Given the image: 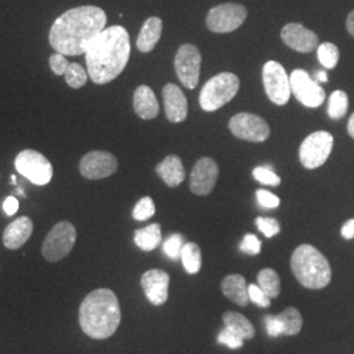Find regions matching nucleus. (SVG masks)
Wrapping results in <instances>:
<instances>
[{"instance_id": "obj_32", "label": "nucleus", "mask_w": 354, "mask_h": 354, "mask_svg": "<svg viewBox=\"0 0 354 354\" xmlns=\"http://www.w3.org/2000/svg\"><path fill=\"white\" fill-rule=\"evenodd\" d=\"M253 178L259 181L260 184L270 185V187H279L281 184V178L274 174L270 165H260L256 167L252 172Z\"/></svg>"}, {"instance_id": "obj_44", "label": "nucleus", "mask_w": 354, "mask_h": 354, "mask_svg": "<svg viewBox=\"0 0 354 354\" xmlns=\"http://www.w3.org/2000/svg\"><path fill=\"white\" fill-rule=\"evenodd\" d=\"M346 29H348L349 35H351L352 37H354V10L348 15V19H346Z\"/></svg>"}, {"instance_id": "obj_14", "label": "nucleus", "mask_w": 354, "mask_h": 354, "mask_svg": "<svg viewBox=\"0 0 354 354\" xmlns=\"http://www.w3.org/2000/svg\"><path fill=\"white\" fill-rule=\"evenodd\" d=\"M118 168L117 158L108 151H91L86 153L80 163L79 171L82 176L88 180H100L112 176Z\"/></svg>"}, {"instance_id": "obj_30", "label": "nucleus", "mask_w": 354, "mask_h": 354, "mask_svg": "<svg viewBox=\"0 0 354 354\" xmlns=\"http://www.w3.org/2000/svg\"><path fill=\"white\" fill-rule=\"evenodd\" d=\"M317 58L323 67L335 68L336 64H339V58H340L339 48L335 44L324 42L317 46Z\"/></svg>"}, {"instance_id": "obj_47", "label": "nucleus", "mask_w": 354, "mask_h": 354, "mask_svg": "<svg viewBox=\"0 0 354 354\" xmlns=\"http://www.w3.org/2000/svg\"><path fill=\"white\" fill-rule=\"evenodd\" d=\"M12 183L13 184H16V177L12 176Z\"/></svg>"}, {"instance_id": "obj_38", "label": "nucleus", "mask_w": 354, "mask_h": 354, "mask_svg": "<svg viewBox=\"0 0 354 354\" xmlns=\"http://www.w3.org/2000/svg\"><path fill=\"white\" fill-rule=\"evenodd\" d=\"M241 251L250 254V256H256L261 251V241L256 235L247 234L241 241Z\"/></svg>"}, {"instance_id": "obj_39", "label": "nucleus", "mask_w": 354, "mask_h": 354, "mask_svg": "<svg viewBox=\"0 0 354 354\" xmlns=\"http://www.w3.org/2000/svg\"><path fill=\"white\" fill-rule=\"evenodd\" d=\"M256 198H257V203H260L263 207H266V209H276L279 206V197L276 194L268 192V190H257L256 192Z\"/></svg>"}, {"instance_id": "obj_42", "label": "nucleus", "mask_w": 354, "mask_h": 354, "mask_svg": "<svg viewBox=\"0 0 354 354\" xmlns=\"http://www.w3.org/2000/svg\"><path fill=\"white\" fill-rule=\"evenodd\" d=\"M3 210L7 215L16 214V212L19 210V201L16 197L10 196L6 198V201L3 203Z\"/></svg>"}, {"instance_id": "obj_41", "label": "nucleus", "mask_w": 354, "mask_h": 354, "mask_svg": "<svg viewBox=\"0 0 354 354\" xmlns=\"http://www.w3.org/2000/svg\"><path fill=\"white\" fill-rule=\"evenodd\" d=\"M264 320H266V332L270 337H279L281 335H283V329L279 317L268 315Z\"/></svg>"}, {"instance_id": "obj_4", "label": "nucleus", "mask_w": 354, "mask_h": 354, "mask_svg": "<svg viewBox=\"0 0 354 354\" xmlns=\"http://www.w3.org/2000/svg\"><path fill=\"white\" fill-rule=\"evenodd\" d=\"M291 270L299 283L308 289H323L332 277L328 260L310 244H302L294 251Z\"/></svg>"}, {"instance_id": "obj_40", "label": "nucleus", "mask_w": 354, "mask_h": 354, "mask_svg": "<svg viewBox=\"0 0 354 354\" xmlns=\"http://www.w3.org/2000/svg\"><path fill=\"white\" fill-rule=\"evenodd\" d=\"M49 64H50L51 71L55 75H64L67 67L70 66L67 58H64V54H61V53H55V54L50 55Z\"/></svg>"}, {"instance_id": "obj_17", "label": "nucleus", "mask_w": 354, "mask_h": 354, "mask_svg": "<svg viewBox=\"0 0 354 354\" xmlns=\"http://www.w3.org/2000/svg\"><path fill=\"white\" fill-rule=\"evenodd\" d=\"M140 285L147 297V299L153 306H162L168 299V288H169V274L160 269L147 270L142 279Z\"/></svg>"}, {"instance_id": "obj_29", "label": "nucleus", "mask_w": 354, "mask_h": 354, "mask_svg": "<svg viewBox=\"0 0 354 354\" xmlns=\"http://www.w3.org/2000/svg\"><path fill=\"white\" fill-rule=\"evenodd\" d=\"M349 99L344 91H335L329 96L328 115L332 120H340L348 111Z\"/></svg>"}, {"instance_id": "obj_12", "label": "nucleus", "mask_w": 354, "mask_h": 354, "mask_svg": "<svg viewBox=\"0 0 354 354\" xmlns=\"http://www.w3.org/2000/svg\"><path fill=\"white\" fill-rule=\"evenodd\" d=\"M228 127L236 138L254 143L264 142L270 134V129L266 120L252 113L234 115L228 122Z\"/></svg>"}, {"instance_id": "obj_35", "label": "nucleus", "mask_w": 354, "mask_h": 354, "mask_svg": "<svg viewBox=\"0 0 354 354\" xmlns=\"http://www.w3.org/2000/svg\"><path fill=\"white\" fill-rule=\"evenodd\" d=\"M256 226L259 228L260 232H263L266 238H272L274 235H277L281 227H279V221H276L274 218H264V216H259L254 221Z\"/></svg>"}, {"instance_id": "obj_27", "label": "nucleus", "mask_w": 354, "mask_h": 354, "mask_svg": "<svg viewBox=\"0 0 354 354\" xmlns=\"http://www.w3.org/2000/svg\"><path fill=\"white\" fill-rule=\"evenodd\" d=\"M257 285L270 299L279 297L281 291V281L276 270L269 268L260 270L257 274Z\"/></svg>"}, {"instance_id": "obj_1", "label": "nucleus", "mask_w": 354, "mask_h": 354, "mask_svg": "<svg viewBox=\"0 0 354 354\" xmlns=\"http://www.w3.org/2000/svg\"><path fill=\"white\" fill-rule=\"evenodd\" d=\"M106 26V13L95 6H82L61 15L49 32L51 48L64 55L86 54L89 42Z\"/></svg>"}, {"instance_id": "obj_13", "label": "nucleus", "mask_w": 354, "mask_h": 354, "mask_svg": "<svg viewBox=\"0 0 354 354\" xmlns=\"http://www.w3.org/2000/svg\"><path fill=\"white\" fill-rule=\"evenodd\" d=\"M291 93L307 108H317L326 100V92L304 70H294L290 75Z\"/></svg>"}, {"instance_id": "obj_37", "label": "nucleus", "mask_w": 354, "mask_h": 354, "mask_svg": "<svg viewBox=\"0 0 354 354\" xmlns=\"http://www.w3.org/2000/svg\"><path fill=\"white\" fill-rule=\"evenodd\" d=\"M248 297H250V302L257 304L259 307L266 308L270 306V298L266 295L264 291L261 290V288L259 285H250L248 286Z\"/></svg>"}, {"instance_id": "obj_2", "label": "nucleus", "mask_w": 354, "mask_h": 354, "mask_svg": "<svg viewBox=\"0 0 354 354\" xmlns=\"http://www.w3.org/2000/svg\"><path fill=\"white\" fill-rule=\"evenodd\" d=\"M84 55L92 82L111 83L125 70L130 58V36L127 29L121 26L105 28L89 42Z\"/></svg>"}, {"instance_id": "obj_43", "label": "nucleus", "mask_w": 354, "mask_h": 354, "mask_svg": "<svg viewBox=\"0 0 354 354\" xmlns=\"http://www.w3.org/2000/svg\"><path fill=\"white\" fill-rule=\"evenodd\" d=\"M342 235L344 239H353L354 238V219H351L344 223L342 227Z\"/></svg>"}, {"instance_id": "obj_23", "label": "nucleus", "mask_w": 354, "mask_h": 354, "mask_svg": "<svg viewBox=\"0 0 354 354\" xmlns=\"http://www.w3.org/2000/svg\"><path fill=\"white\" fill-rule=\"evenodd\" d=\"M222 292L230 301L238 306H247L250 304L248 286L245 279L241 274H231L222 281Z\"/></svg>"}, {"instance_id": "obj_46", "label": "nucleus", "mask_w": 354, "mask_h": 354, "mask_svg": "<svg viewBox=\"0 0 354 354\" xmlns=\"http://www.w3.org/2000/svg\"><path fill=\"white\" fill-rule=\"evenodd\" d=\"M317 82H322V83L328 82V75H327V73H326V71H317Z\"/></svg>"}, {"instance_id": "obj_34", "label": "nucleus", "mask_w": 354, "mask_h": 354, "mask_svg": "<svg viewBox=\"0 0 354 354\" xmlns=\"http://www.w3.org/2000/svg\"><path fill=\"white\" fill-rule=\"evenodd\" d=\"M184 247V239L181 235L178 234H174L171 235L163 244V251L165 254L172 259V260H177L181 257V251Z\"/></svg>"}, {"instance_id": "obj_22", "label": "nucleus", "mask_w": 354, "mask_h": 354, "mask_svg": "<svg viewBox=\"0 0 354 354\" xmlns=\"http://www.w3.org/2000/svg\"><path fill=\"white\" fill-rule=\"evenodd\" d=\"M162 30L163 21L159 17L152 16L147 19L140 29V36L137 38L138 50L140 53H150L153 50V48L162 37Z\"/></svg>"}, {"instance_id": "obj_8", "label": "nucleus", "mask_w": 354, "mask_h": 354, "mask_svg": "<svg viewBox=\"0 0 354 354\" xmlns=\"http://www.w3.org/2000/svg\"><path fill=\"white\" fill-rule=\"evenodd\" d=\"M333 149V137L328 131H315L302 142L299 160L307 169H315L327 162Z\"/></svg>"}, {"instance_id": "obj_20", "label": "nucleus", "mask_w": 354, "mask_h": 354, "mask_svg": "<svg viewBox=\"0 0 354 354\" xmlns=\"http://www.w3.org/2000/svg\"><path fill=\"white\" fill-rule=\"evenodd\" d=\"M134 111L142 120H153L159 114V102L149 86H140L133 97Z\"/></svg>"}, {"instance_id": "obj_11", "label": "nucleus", "mask_w": 354, "mask_h": 354, "mask_svg": "<svg viewBox=\"0 0 354 354\" xmlns=\"http://www.w3.org/2000/svg\"><path fill=\"white\" fill-rule=\"evenodd\" d=\"M201 53L190 44H185L180 46L175 57V70L177 77L183 83L184 87L188 89H194L200 80V71H201Z\"/></svg>"}, {"instance_id": "obj_15", "label": "nucleus", "mask_w": 354, "mask_h": 354, "mask_svg": "<svg viewBox=\"0 0 354 354\" xmlns=\"http://www.w3.org/2000/svg\"><path fill=\"white\" fill-rule=\"evenodd\" d=\"M218 165L210 158L200 159L190 174V190L197 196H207L218 180Z\"/></svg>"}, {"instance_id": "obj_21", "label": "nucleus", "mask_w": 354, "mask_h": 354, "mask_svg": "<svg viewBox=\"0 0 354 354\" xmlns=\"http://www.w3.org/2000/svg\"><path fill=\"white\" fill-rule=\"evenodd\" d=\"M156 172L171 188H176L185 180V168L177 155H168L165 160L156 167Z\"/></svg>"}, {"instance_id": "obj_33", "label": "nucleus", "mask_w": 354, "mask_h": 354, "mask_svg": "<svg viewBox=\"0 0 354 354\" xmlns=\"http://www.w3.org/2000/svg\"><path fill=\"white\" fill-rule=\"evenodd\" d=\"M155 214V203L152 201L151 197H143L136 205L133 210V216L137 221H147Z\"/></svg>"}, {"instance_id": "obj_26", "label": "nucleus", "mask_w": 354, "mask_h": 354, "mask_svg": "<svg viewBox=\"0 0 354 354\" xmlns=\"http://www.w3.org/2000/svg\"><path fill=\"white\" fill-rule=\"evenodd\" d=\"M181 263L189 274H196L201 270L203 256L201 250L196 243H187L181 251Z\"/></svg>"}, {"instance_id": "obj_28", "label": "nucleus", "mask_w": 354, "mask_h": 354, "mask_svg": "<svg viewBox=\"0 0 354 354\" xmlns=\"http://www.w3.org/2000/svg\"><path fill=\"white\" fill-rule=\"evenodd\" d=\"M277 317L282 324L283 335L294 336L298 335L304 326V319L301 313L295 307H288L285 311H282Z\"/></svg>"}, {"instance_id": "obj_31", "label": "nucleus", "mask_w": 354, "mask_h": 354, "mask_svg": "<svg viewBox=\"0 0 354 354\" xmlns=\"http://www.w3.org/2000/svg\"><path fill=\"white\" fill-rule=\"evenodd\" d=\"M64 77H66V83L71 88H82L83 86H86L88 80V71H86L79 64H70L64 73Z\"/></svg>"}, {"instance_id": "obj_19", "label": "nucleus", "mask_w": 354, "mask_h": 354, "mask_svg": "<svg viewBox=\"0 0 354 354\" xmlns=\"http://www.w3.org/2000/svg\"><path fill=\"white\" fill-rule=\"evenodd\" d=\"M33 234V222L28 216H20L11 222L3 232V244L8 250H19Z\"/></svg>"}, {"instance_id": "obj_7", "label": "nucleus", "mask_w": 354, "mask_h": 354, "mask_svg": "<svg viewBox=\"0 0 354 354\" xmlns=\"http://www.w3.org/2000/svg\"><path fill=\"white\" fill-rule=\"evenodd\" d=\"M15 167L20 175L32 184L44 187L53 178V165L49 159L36 150H23L15 159Z\"/></svg>"}, {"instance_id": "obj_45", "label": "nucleus", "mask_w": 354, "mask_h": 354, "mask_svg": "<svg viewBox=\"0 0 354 354\" xmlns=\"http://www.w3.org/2000/svg\"><path fill=\"white\" fill-rule=\"evenodd\" d=\"M348 133H349V136L354 140V113L351 115L349 122H348Z\"/></svg>"}, {"instance_id": "obj_5", "label": "nucleus", "mask_w": 354, "mask_h": 354, "mask_svg": "<svg viewBox=\"0 0 354 354\" xmlns=\"http://www.w3.org/2000/svg\"><path fill=\"white\" fill-rule=\"evenodd\" d=\"M239 87L241 82L235 74H218L203 86L200 95V105L205 112H215L236 96Z\"/></svg>"}, {"instance_id": "obj_16", "label": "nucleus", "mask_w": 354, "mask_h": 354, "mask_svg": "<svg viewBox=\"0 0 354 354\" xmlns=\"http://www.w3.org/2000/svg\"><path fill=\"white\" fill-rule=\"evenodd\" d=\"M281 38L292 50L299 53H311L319 46L317 33L298 23H290L283 26L281 30Z\"/></svg>"}, {"instance_id": "obj_18", "label": "nucleus", "mask_w": 354, "mask_h": 354, "mask_svg": "<svg viewBox=\"0 0 354 354\" xmlns=\"http://www.w3.org/2000/svg\"><path fill=\"white\" fill-rule=\"evenodd\" d=\"M165 115L171 122H183L188 115V102L176 84L169 83L163 88Z\"/></svg>"}, {"instance_id": "obj_6", "label": "nucleus", "mask_w": 354, "mask_h": 354, "mask_svg": "<svg viewBox=\"0 0 354 354\" xmlns=\"http://www.w3.org/2000/svg\"><path fill=\"white\" fill-rule=\"evenodd\" d=\"M76 241V230L73 223L64 221L57 223L46 235L42 244V254L49 263H57L73 251Z\"/></svg>"}, {"instance_id": "obj_25", "label": "nucleus", "mask_w": 354, "mask_h": 354, "mask_svg": "<svg viewBox=\"0 0 354 354\" xmlns=\"http://www.w3.org/2000/svg\"><path fill=\"white\" fill-rule=\"evenodd\" d=\"M134 241L142 251H153L162 243V230L160 225L152 223L147 227L140 228L134 234Z\"/></svg>"}, {"instance_id": "obj_10", "label": "nucleus", "mask_w": 354, "mask_h": 354, "mask_svg": "<svg viewBox=\"0 0 354 354\" xmlns=\"http://www.w3.org/2000/svg\"><path fill=\"white\" fill-rule=\"evenodd\" d=\"M263 82L269 100L277 105H285L291 95L290 77L282 64L269 61L263 68Z\"/></svg>"}, {"instance_id": "obj_24", "label": "nucleus", "mask_w": 354, "mask_h": 354, "mask_svg": "<svg viewBox=\"0 0 354 354\" xmlns=\"http://www.w3.org/2000/svg\"><path fill=\"white\" fill-rule=\"evenodd\" d=\"M223 323L225 327L235 332L238 336H241L243 340H251L254 337V328L252 323L239 313L235 311H227L223 315Z\"/></svg>"}, {"instance_id": "obj_36", "label": "nucleus", "mask_w": 354, "mask_h": 354, "mask_svg": "<svg viewBox=\"0 0 354 354\" xmlns=\"http://www.w3.org/2000/svg\"><path fill=\"white\" fill-rule=\"evenodd\" d=\"M243 339L241 336H238L235 332L230 330V329L225 328L221 330V333L218 335V342L222 345H226L230 349H239L243 346Z\"/></svg>"}, {"instance_id": "obj_3", "label": "nucleus", "mask_w": 354, "mask_h": 354, "mask_svg": "<svg viewBox=\"0 0 354 354\" xmlns=\"http://www.w3.org/2000/svg\"><path fill=\"white\" fill-rule=\"evenodd\" d=\"M83 332L96 340L113 335L121 323V307L117 295L109 289L91 291L79 308Z\"/></svg>"}, {"instance_id": "obj_9", "label": "nucleus", "mask_w": 354, "mask_h": 354, "mask_svg": "<svg viewBox=\"0 0 354 354\" xmlns=\"http://www.w3.org/2000/svg\"><path fill=\"white\" fill-rule=\"evenodd\" d=\"M245 19V7L235 3H225L209 11L206 17V26L214 33H230L243 26Z\"/></svg>"}]
</instances>
